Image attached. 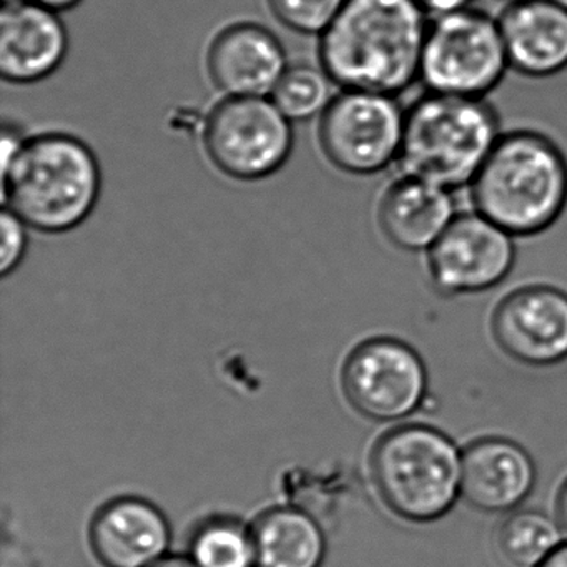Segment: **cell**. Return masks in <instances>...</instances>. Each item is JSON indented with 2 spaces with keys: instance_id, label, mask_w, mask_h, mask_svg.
Returning <instances> with one entry per match:
<instances>
[{
  "instance_id": "obj_1",
  "label": "cell",
  "mask_w": 567,
  "mask_h": 567,
  "mask_svg": "<svg viewBox=\"0 0 567 567\" xmlns=\"http://www.w3.org/2000/svg\"><path fill=\"white\" fill-rule=\"evenodd\" d=\"M430 24L414 0H347L320 35V68L341 91L398 97L420 82Z\"/></svg>"
},
{
  "instance_id": "obj_2",
  "label": "cell",
  "mask_w": 567,
  "mask_h": 567,
  "mask_svg": "<svg viewBox=\"0 0 567 567\" xmlns=\"http://www.w3.org/2000/svg\"><path fill=\"white\" fill-rule=\"evenodd\" d=\"M473 210L514 238L546 234L567 208V157L536 128L503 131L470 187Z\"/></svg>"
},
{
  "instance_id": "obj_3",
  "label": "cell",
  "mask_w": 567,
  "mask_h": 567,
  "mask_svg": "<svg viewBox=\"0 0 567 567\" xmlns=\"http://www.w3.org/2000/svg\"><path fill=\"white\" fill-rule=\"evenodd\" d=\"M102 168L91 145L65 132L28 137L2 167V202L31 230L62 235L97 207Z\"/></svg>"
},
{
  "instance_id": "obj_4",
  "label": "cell",
  "mask_w": 567,
  "mask_h": 567,
  "mask_svg": "<svg viewBox=\"0 0 567 567\" xmlns=\"http://www.w3.org/2000/svg\"><path fill=\"white\" fill-rule=\"evenodd\" d=\"M501 134L499 114L487 99L426 92L406 109L398 171L463 190Z\"/></svg>"
},
{
  "instance_id": "obj_5",
  "label": "cell",
  "mask_w": 567,
  "mask_h": 567,
  "mask_svg": "<svg viewBox=\"0 0 567 567\" xmlns=\"http://www.w3.org/2000/svg\"><path fill=\"white\" fill-rule=\"evenodd\" d=\"M463 451L427 424H401L371 451L374 489L384 506L414 524L436 523L461 499Z\"/></svg>"
},
{
  "instance_id": "obj_6",
  "label": "cell",
  "mask_w": 567,
  "mask_h": 567,
  "mask_svg": "<svg viewBox=\"0 0 567 567\" xmlns=\"http://www.w3.org/2000/svg\"><path fill=\"white\" fill-rule=\"evenodd\" d=\"M511 71L499 21L474 8L431 19L421 58L426 92L487 99Z\"/></svg>"
},
{
  "instance_id": "obj_7",
  "label": "cell",
  "mask_w": 567,
  "mask_h": 567,
  "mask_svg": "<svg viewBox=\"0 0 567 567\" xmlns=\"http://www.w3.org/2000/svg\"><path fill=\"white\" fill-rule=\"evenodd\" d=\"M205 154L234 181L271 177L293 151L291 121L267 97H225L205 118Z\"/></svg>"
},
{
  "instance_id": "obj_8",
  "label": "cell",
  "mask_w": 567,
  "mask_h": 567,
  "mask_svg": "<svg viewBox=\"0 0 567 567\" xmlns=\"http://www.w3.org/2000/svg\"><path fill=\"white\" fill-rule=\"evenodd\" d=\"M404 115L398 97L341 91L320 114L318 144L337 171L371 177L396 167L403 147Z\"/></svg>"
},
{
  "instance_id": "obj_9",
  "label": "cell",
  "mask_w": 567,
  "mask_h": 567,
  "mask_svg": "<svg viewBox=\"0 0 567 567\" xmlns=\"http://www.w3.org/2000/svg\"><path fill=\"white\" fill-rule=\"evenodd\" d=\"M344 398L374 423L408 420L427 398L426 364L406 341L373 337L358 343L341 371Z\"/></svg>"
},
{
  "instance_id": "obj_10",
  "label": "cell",
  "mask_w": 567,
  "mask_h": 567,
  "mask_svg": "<svg viewBox=\"0 0 567 567\" xmlns=\"http://www.w3.org/2000/svg\"><path fill=\"white\" fill-rule=\"evenodd\" d=\"M516 240L473 208L460 210L424 254L427 280L444 298L486 293L514 270Z\"/></svg>"
},
{
  "instance_id": "obj_11",
  "label": "cell",
  "mask_w": 567,
  "mask_h": 567,
  "mask_svg": "<svg viewBox=\"0 0 567 567\" xmlns=\"http://www.w3.org/2000/svg\"><path fill=\"white\" fill-rule=\"evenodd\" d=\"M489 330L511 360L556 367L567 360V291L536 281L516 285L494 305Z\"/></svg>"
},
{
  "instance_id": "obj_12",
  "label": "cell",
  "mask_w": 567,
  "mask_h": 567,
  "mask_svg": "<svg viewBox=\"0 0 567 567\" xmlns=\"http://www.w3.org/2000/svg\"><path fill=\"white\" fill-rule=\"evenodd\" d=\"M460 214L454 192L396 172L374 208L381 237L404 254H426Z\"/></svg>"
},
{
  "instance_id": "obj_13",
  "label": "cell",
  "mask_w": 567,
  "mask_h": 567,
  "mask_svg": "<svg viewBox=\"0 0 567 567\" xmlns=\"http://www.w3.org/2000/svg\"><path fill=\"white\" fill-rule=\"evenodd\" d=\"M205 64L225 97H267L288 69L280 39L255 22L221 29L208 45Z\"/></svg>"
},
{
  "instance_id": "obj_14",
  "label": "cell",
  "mask_w": 567,
  "mask_h": 567,
  "mask_svg": "<svg viewBox=\"0 0 567 567\" xmlns=\"http://www.w3.org/2000/svg\"><path fill=\"white\" fill-rule=\"evenodd\" d=\"M533 456L516 441L486 436L463 450L461 497L473 509L486 514H509L536 487Z\"/></svg>"
},
{
  "instance_id": "obj_15",
  "label": "cell",
  "mask_w": 567,
  "mask_h": 567,
  "mask_svg": "<svg viewBox=\"0 0 567 567\" xmlns=\"http://www.w3.org/2000/svg\"><path fill=\"white\" fill-rule=\"evenodd\" d=\"M69 34L61 16L34 0L8 4L0 14V75L9 84L45 81L64 64Z\"/></svg>"
},
{
  "instance_id": "obj_16",
  "label": "cell",
  "mask_w": 567,
  "mask_h": 567,
  "mask_svg": "<svg viewBox=\"0 0 567 567\" xmlns=\"http://www.w3.org/2000/svg\"><path fill=\"white\" fill-rule=\"evenodd\" d=\"M171 524L142 497H118L102 506L91 526V546L104 567H152L167 557Z\"/></svg>"
},
{
  "instance_id": "obj_17",
  "label": "cell",
  "mask_w": 567,
  "mask_h": 567,
  "mask_svg": "<svg viewBox=\"0 0 567 567\" xmlns=\"http://www.w3.org/2000/svg\"><path fill=\"white\" fill-rule=\"evenodd\" d=\"M511 71L549 79L567 71V11L550 0L507 6L497 18Z\"/></svg>"
},
{
  "instance_id": "obj_18",
  "label": "cell",
  "mask_w": 567,
  "mask_h": 567,
  "mask_svg": "<svg viewBox=\"0 0 567 567\" xmlns=\"http://www.w3.org/2000/svg\"><path fill=\"white\" fill-rule=\"evenodd\" d=\"M257 567H321L327 537L320 524L297 507H277L251 527Z\"/></svg>"
},
{
  "instance_id": "obj_19",
  "label": "cell",
  "mask_w": 567,
  "mask_h": 567,
  "mask_svg": "<svg viewBox=\"0 0 567 567\" xmlns=\"http://www.w3.org/2000/svg\"><path fill=\"white\" fill-rule=\"evenodd\" d=\"M564 540L556 517L534 509L507 514L496 533L497 550L511 567H539Z\"/></svg>"
},
{
  "instance_id": "obj_20",
  "label": "cell",
  "mask_w": 567,
  "mask_h": 567,
  "mask_svg": "<svg viewBox=\"0 0 567 567\" xmlns=\"http://www.w3.org/2000/svg\"><path fill=\"white\" fill-rule=\"evenodd\" d=\"M188 559L197 567H257L254 530L231 517H212L192 536Z\"/></svg>"
},
{
  "instance_id": "obj_21",
  "label": "cell",
  "mask_w": 567,
  "mask_h": 567,
  "mask_svg": "<svg viewBox=\"0 0 567 567\" xmlns=\"http://www.w3.org/2000/svg\"><path fill=\"white\" fill-rule=\"evenodd\" d=\"M331 84L333 82L321 68L310 64L288 65L271 92V101L291 122L308 121L321 114L330 104Z\"/></svg>"
},
{
  "instance_id": "obj_22",
  "label": "cell",
  "mask_w": 567,
  "mask_h": 567,
  "mask_svg": "<svg viewBox=\"0 0 567 567\" xmlns=\"http://www.w3.org/2000/svg\"><path fill=\"white\" fill-rule=\"evenodd\" d=\"M347 0H267L274 18L297 34L321 35Z\"/></svg>"
},
{
  "instance_id": "obj_23",
  "label": "cell",
  "mask_w": 567,
  "mask_h": 567,
  "mask_svg": "<svg viewBox=\"0 0 567 567\" xmlns=\"http://www.w3.org/2000/svg\"><path fill=\"white\" fill-rule=\"evenodd\" d=\"M0 228H2L0 274H2V277H9L24 261L29 248L28 230H31V228L14 212L6 207L2 215H0Z\"/></svg>"
},
{
  "instance_id": "obj_24",
  "label": "cell",
  "mask_w": 567,
  "mask_h": 567,
  "mask_svg": "<svg viewBox=\"0 0 567 567\" xmlns=\"http://www.w3.org/2000/svg\"><path fill=\"white\" fill-rule=\"evenodd\" d=\"M431 19L473 8L474 0H414Z\"/></svg>"
},
{
  "instance_id": "obj_25",
  "label": "cell",
  "mask_w": 567,
  "mask_h": 567,
  "mask_svg": "<svg viewBox=\"0 0 567 567\" xmlns=\"http://www.w3.org/2000/svg\"><path fill=\"white\" fill-rule=\"evenodd\" d=\"M556 519L567 540V480L560 486L556 499Z\"/></svg>"
},
{
  "instance_id": "obj_26",
  "label": "cell",
  "mask_w": 567,
  "mask_h": 567,
  "mask_svg": "<svg viewBox=\"0 0 567 567\" xmlns=\"http://www.w3.org/2000/svg\"><path fill=\"white\" fill-rule=\"evenodd\" d=\"M34 2L61 14V12L71 11V9L78 8L82 0H34Z\"/></svg>"
},
{
  "instance_id": "obj_27",
  "label": "cell",
  "mask_w": 567,
  "mask_h": 567,
  "mask_svg": "<svg viewBox=\"0 0 567 567\" xmlns=\"http://www.w3.org/2000/svg\"><path fill=\"white\" fill-rule=\"evenodd\" d=\"M539 567H567V540H564Z\"/></svg>"
},
{
  "instance_id": "obj_28",
  "label": "cell",
  "mask_w": 567,
  "mask_h": 567,
  "mask_svg": "<svg viewBox=\"0 0 567 567\" xmlns=\"http://www.w3.org/2000/svg\"><path fill=\"white\" fill-rule=\"evenodd\" d=\"M152 567H197L194 563H192L188 557H165L161 563L155 564Z\"/></svg>"
},
{
  "instance_id": "obj_29",
  "label": "cell",
  "mask_w": 567,
  "mask_h": 567,
  "mask_svg": "<svg viewBox=\"0 0 567 567\" xmlns=\"http://www.w3.org/2000/svg\"><path fill=\"white\" fill-rule=\"evenodd\" d=\"M504 6H516V4H523V2H529V0H501Z\"/></svg>"
},
{
  "instance_id": "obj_30",
  "label": "cell",
  "mask_w": 567,
  "mask_h": 567,
  "mask_svg": "<svg viewBox=\"0 0 567 567\" xmlns=\"http://www.w3.org/2000/svg\"><path fill=\"white\" fill-rule=\"evenodd\" d=\"M554 4L559 6V8L566 9L567 11V0H550Z\"/></svg>"
},
{
  "instance_id": "obj_31",
  "label": "cell",
  "mask_w": 567,
  "mask_h": 567,
  "mask_svg": "<svg viewBox=\"0 0 567 567\" xmlns=\"http://www.w3.org/2000/svg\"><path fill=\"white\" fill-rule=\"evenodd\" d=\"M4 2V6L8 4H19V2H25V0H2Z\"/></svg>"
}]
</instances>
